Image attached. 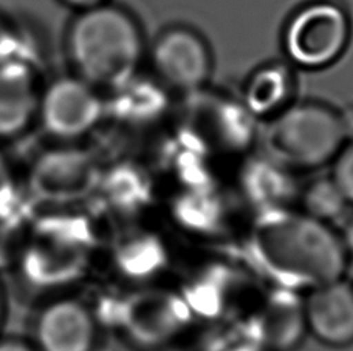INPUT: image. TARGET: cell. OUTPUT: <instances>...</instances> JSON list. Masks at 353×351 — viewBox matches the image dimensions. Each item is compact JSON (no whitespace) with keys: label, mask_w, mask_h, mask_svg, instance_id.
Returning <instances> with one entry per match:
<instances>
[{"label":"cell","mask_w":353,"mask_h":351,"mask_svg":"<svg viewBox=\"0 0 353 351\" xmlns=\"http://www.w3.org/2000/svg\"><path fill=\"white\" fill-rule=\"evenodd\" d=\"M251 246L265 271L288 288L312 290L344 279L350 259L343 235L302 211L262 215Z\"/></svg>","instance_id":"1"},{"label":"cell","mask_w":353,"mask_h":351,"mask_svg":"<svg viewBox=\"0 0 353 351\" xmlns=\"http://www.w3.org/2000/svg\"><path fill=\"white\" fill-rule=\"evenodd\" d=\"M93 251L87 223L70 209L39 211L10 273L27 296L65 294L85 274Z\"/></svg>","instance_id":"2"},{"label":"cell","mask_w":353,"mask_h":351,"mask_svg":"<svg viewBox=\"0 0 353 351\" xmlns=\"http://www.w3.org/2000/svg\"><path fill=\"white\" fill-rule=\"evenodd\" d=\"M70 52L87 81L121 84L140 59V31L125 12L110 6H93L74 22Z\"/></svg>","instance_id":"3"},{"label":"cell","mask_w":353,"mask_h":351,"mask_svg":"<svg viewBox=\"0 0 353 351\" xmlns=\"http://www.w3.org/2000/svg\"><path fill=\"white\" fill-rule=\"evenodd\" d=\"M345 127L332 110L314 104L288 109L268 125L265 152L292 171H314L333 162L344 147Z\"/></svg>","instance_id":"4"},{"label":"cell","mask_w":353,"mask_h":351,"mask_svg":"<svg viewBox=\"0 0 353 351\" xmlns=\"http://www.w3.org/2000/svg\"><path fill=\"white\" fill-rule=\"evenodd\" d=\"M97 169L85 152L74 147H54L31 162L22 186L41 211L70 209L97 184Z\"/></svg>","instance_id":"5"},{"label":"cell","mask_w":353,"mask_h":351,"mask_svg":"<svg viewBox=\"0 0 353 351\" xmlns=\"http://www.w3.org/2000/svg\"><path fill=\"white\" fill-rule=\"evenodd\" d=\"M28 341L36 351H94L97 317L84 300L68 292L43 299L33 316Z\"/></svg>","instance_id":"6"},{"label":"cell","mask_w":353,"mask_h":351,"mask_svg":"<svg viewBox=\"0 0 353 351\" xmlns=\"http://www.w3.org/2000/svg\"><path fill=\"white\" fill-rule=\"evenodd\" d=\"M349 22L341 8L314 3L293 17L287 28L285 47L296 64L319 68L332 64L347 43Z\"/></svg>","instance_id":"7"},{"label":"cell","mask_w":353,"mask_h":351,"mask_svg":"<svg viewBox=\"0 0 353 351\" xmlns=\"http://www.w3.org/2000/svg\"><path fill=\"white\" fill-rule=\"evenodd\" d=\"M103 105L83 79L65 78L48 87L39 98V115L50 136L70 142L85 136L99 123Z\"/></svg>","instance_id":"8"},{"label":"cell","mask_w":353,"mask_h":351,"mask_svg":"<svg viewBox=\"0 0 353 351\" xmlns=\"http://www.w3.org/2000/svg\"><path fill=\"white\" fill-rule=\"evenodd\" d=\"M305 330L332 348L353 343V285L339 279L308 290L304 302Z\"/></svg>","instance_id":"9"},{"label":"cell","mask_w":353,"mask_h":351,"mask_svg":"<svg viewBox=\"0 0 353 351\" xmlns=\"http://www.w3.org/2000/svg\"><path fill=\"white\" fill-rule=\"evenodd\" d=\"M154 61L161 76L183 90L201 85L210 73V56L203 42L185 30L163 36L155 47Z\"/></svg>","instance_id":"10"},{"label":"cell","mask_w":353,"mask_h":351,"mask_svg":"<svg viewBox=\"0 0 353 351\" xmlns=\"http://www.w3.org/2000/svg\"><path fill=\"white\" fill-rule=\"evenodd\" d=\"M39 95L27 62L0 64V140H10L28 127L37 115Z\"/></svg>","instance_id":"11"},{"label":"cell","mask_w":353,"mask_h":351,"mask_svg":"<svg viewBox=\"0 0 353 351\" xmlns=\"http://www.w3.org/2000/svg\"><path fill=\"white\" fill-rule=\"evenodd\" d=\"M39 211L22 183L0 200V273H10Z\"/></svg>","instance_id":"12"},{"label":"cell","mask_w":353,"mask_h":351,"mask_svg":"<svg viewBox=\"0 0 353 351\" xmlns=\"http://www.w3.org/2000/svg\"><path fill=\"white\" fill-rule=\"evenodd\" d=\"M305 330L302 304H296L290 297L276 300L263 323V337L261 345L273 351L293 347ZM301 341V339H299Z\"/></svg>","instance_id":"13"},{"label":"cell","mask_w":353,"mask_h":351,"mask_svg":"<svg viewBox=\"0 0 353 351\" xmlns=\"http://www.w3.org/2000/svg\"><path fill=\"white\" fill-rule=\"evenodd\" d=\"M341 191L338 189L332 177L313 181L302 193V212L318 218L321 222L330 223L347 208Z\"/></svg>","instance_id":"14"},{"label":"cell","mask_w":353,"mask_h":351,"mask_svg":"<svg viewBox=\"0 0 353 351\" xmlns=\"http://www.w3.org/2000/svg\"><path fill=\"white\" fill-rule=\"evenodd\" d=\"M287 93V78L281 70L268 68L253 79L248 89V104L254 110H270Z\"/></svg>","instance_id":"15"},{"label":"cell","mask_w":353,"mask_h":351,"mask_svg":"<svg viewBox=\"0 0 353 351\" xmlns=\"http://www.w3.org/2000/svg\"><path fill=\"white\" fill-rule=\"evenodd\" d=\"M332 180L335 181L338 189L349 204H353V142L339 150L336 158L333 160Z\"/></svg>","instance_id":"16"},{"label":"cell","mask_w":353,"mask_h":351,"mask_svg":"<svg viewBox=\"0 0 353 351\" xmlns=\"http://www.w3.org/2000/svg\"><path fill=\"white\" fill-rule=\"evenodd\" d=\"M3 62H27L19 54V41L0 21V64Z\"/></svg>","instance_id":"17"},{"label":"cell","mask_w":353,"mask_h":351,"mask_svg":"<svg viewBox=\"0 0 353 351\" xmlns=\"http://www.w3.org/2000/svg\"><path fill=\"white\" fill-rule=\"evenodd\" d=\"M17 184L19 181L16 180L14 173H12V169L8 160H6L5 155L0 152V200L5 195H8Z\"/></svg>","instance_id":"18"},{"label":"cell","mask_w":353,"mask_h":351,"mask_svg":"<svg viewBox=\"0 0 353 351\" xmlns=\"http://www.w3.org/2000/svg\"><path fill=\"white\" fill-rule=\"evenodd\" d=\"M0 351H36L25 337L0 334Z\"/></svg>","instance_id":"19"},{"label":"cell","mask_w":353,"mask_h":351,"mask_svg":"<svg viewBox=\"0 0 353 351\" xmlns=\"http://www.w3.org/2000/svg\"><path fill=\"white\" fill-rule=\"evenodd\" d=\"M5 317H6V291L2 280V273H0V334H2Z\"/></svg>","instance_id":"20"},{"label":"cell","mask_w":353,"mask_h":351,"mask_svg":"<svg viewBox=\"0 0 353 351\" xmlns=\"http://www.w3.org/2000/svg\"><path fill=\"white\" fill-rule=\"evenodd\" d=\"M341 235L345 243V248L349 251V254L353 255V217H350V220L347 222V224H345Z\"/></svg>","instance_id":"21"},{"label":"cell","mask_w":353,"mask_h":351,"mask_svg":"<svg viewBox=\"0 0 353 351\" xmlns=\"http://www.w3.org/2000/svg\"><path fill=\"white\" fill-rule=\"evenodd\" d=\"M226 351H273V350L263 347L261 343H241V345H236Z\"/></svg>","instance_id":"22"},{"label":"cell","mask_w":353,"mask_h":351,"mask_svg":"<svg viewBox=\"0 0 353 351\" xmlns=\"http://www.w3.org/2000/svg\"><path fill=\"white\" fill-rule=\"evenodd\" d=\"M67 2L83 6V8H93V6L101 5V2H104V0H67Z\"/></svg>","instance_id":"23"},{"label":"cell","mask_w":353,"mask_h":351,"mask_svg":"<svg viewBox=\"0 0 353 351\" xmlns=\"http://www.w3.org/2000/svg\"><path fill=\"white\" fill-rule=\"evenodd\" d=\"M352 285H353V280H352Z\"/></svg>","instance_id":"24"}]
</instances>
